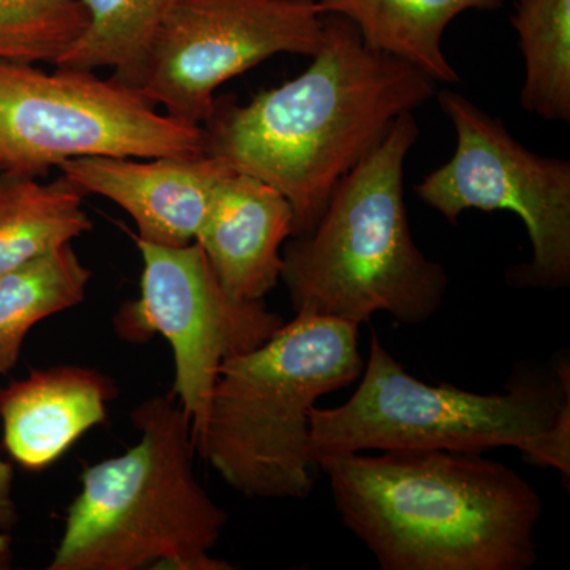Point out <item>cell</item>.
<instances>
[{
  "label": "cell",
  "mask_w": 570,
  "mask_h": 570,
  "mask_svg": "<svg viewBox=\"0 0 570 570\" xmlns=\"http://www.w3.org/2000/svg\"><path fill=\"white\" fill-rule=\"evenodd\" d=\"M82 194L108 198L132 217L137 238L159 246L195 242L217 184L232 170L209 154L190 157H80L59 165Z\"/></svg>",
  "instance_id": "cell-11"
},
{
  "label": "cell",
  "mask_w": 570,
  "mask_h": 570,
  "mask_svg": "<svg viewBox=\"0 0 570 570\" xmlns=\"http://www.w3.org/2000/svg\"><path fill=\"white\" fill-rule=\"evenodd\" d=\"M358 328L296 314L261 346L225 360L197 450L232 490L253 499L313 493L311 412L362 376Z\"/></svg>",
  "instance_id": "cell-6"
},
{
  "label": "cell",
  "mask_w": 570,
  "mask_h": 570,
  "mask_svg": "<svg viewBox=\"0 0 570 570\" xmlns=\"http://www.w3.org/2000/svg\"><path fill=\"white\" fill-rule=\"evenodd\" d=\"M10 557V535L0 531V560L9 561Z\"/></svg>",
  "instance_id": "cell-21"
},
{
  "label": "cell",
  "mask_w": 570,
  "mask_h": 570,
  "mask_svg": "<svg viewBox=\"0 0 570 570\" xmlns=\"http://www.w3.org/2000/svg\"><path fill=\"white\" fill-rule=\"evenodd\" d=\"M200 154L204 126L163 115L116 78L0 61V171L43 176L80 157Z\"/></svg>",
  "instance_id": "cell-7"
},
{
  "label": "cell",
  "mask_w": 570,
  "mask_h": 570,
  "mask_svg": "<svg viewBox=\"0 0 570 570\" xmlns=\"http://www.w3.org/2000/svg\"><path fill=\"white\" fill-rule=\"evenodd\" d=\"M116 385L99 371L58 366L0 387L3 444L20 466L56 463L91 428L107 420Z\"/></svg>",
  "instance_id": "cell-13"
},
{
  "label": "cell",
  "mask_w": 570,
  "mask_h": 570,
  "mask_svg": "<svg viewBox=\"0 0 570 570\" xmlns=\"http://www.w3.org/2000/svg\"><path fill=\"white\" fill-rule=\"evenodd\" d=\"M362 382L347 403L311 412L314 464L348 453L510 448L570 480V365L510 379L505 392L430 385L409 374L371 332Z\"/></svg>",
  "instance_id": "cell-5"
},
{
  "label": "cell",
  "mask_w": 570,
  "mask_h": 570,
  "mask_svg": "<svg viewBox=\"0 0 570 570\" xmlns=\"http://www.w3.org/2000/svg\"><path fill=\"white\" fill-rule=\"evenodd\" d=\"M294 234V212L283 194L230 170L217 184L195 243L204 249L225 294L264 302L283 272V246Z\"/></svg>",
  "instance_id": "cell-12"
},
{
  "label": "cell",
  "mask_w": 570,
  "mask_h": 570,
  "mask_svg": "<svg viewBox=\"0 0 570 570\" xmlns=\"http://www.w3.org/2000/svg\"><path fill=\"white\" fill-rule=\"evenodd\" d=\"M322 33L316 0H178L141 55L112 78L174 118L204 126L224 82L277 55L313 58Z\"/></svg>",
  "instance_id": "cell-9"
},
{
  "label": "cell",
  "mask_w": 570,
  "mask_h": 570,
  "mask_svg": "<svg viewBox=\"0 0 570 570\" xmlns=\"http://www.w3.org/2000/svg\"><path fill=\"white\" fill-rule=\"evenodd\" d=\"M18 509L13 499V468L0 459V531L17 527Z\"/></svg>",
  "instance_id": "cell-20"
},
{
  "label": "cell",
  "mask_w": 570,
  "mask_h": 570,
  "mask_svg": "<svg viewBox=\"0 0 570 570\" xmlns=\"http://www.w3.org/2000/svg\"><path fill=\"white\" fill-rule=\"evenodd\" d=\"M140 296L116 313L122 340L160 335L175 356L176 397L193 423L195 444L204 430L214 384L228 356L261 346L284 324L264 302H236L225 294L197 243L159 246L137 238Z\"/></svg>",
  "instance_id": "cell-10"
},
{
  "label": "cell",
  "mask_w": 570,
  "mask_h": 570,
  "mask_svg": "<svg viewBox=\"0 0 570 570\" xmlns=\"http://www.w3.org/2000/svg\"><path fill=\"white\" fill-rule=\"evenodd\" d=\"M178 0H81L88 28L56 67L127 69Z\"/></svg>",
  "instance_id": "cell-18"
},
{
  "label": "cell",
  "mask_w": 570,
  "mask_h": 570,
  "mask_svg": "<svg viewBox=\"0 0 570 570\" xmlns=\"http://www.w3.org/2000/svg\"><path fill=\"white\" fill-rule=\"evenodd\" d=\"M438 104L456 132L448 164L415 186L423 204L456 224L469 209L510 212L527 227L530 264L510 272L515 287L558 291L570 284V163L532 153L505 124L450 89Z\"/></svg>",
  "instance_id": "cell-8"
},
{
  "label": "cell",
  "mask_w": 570,
  "mask_h": 570,
  "mask_svg": "<svg viewBox=\"0 0 570 570\" xmlns=\"http://www.w3.org/2000/svg\"><path fill=\"white\" fill-rule=\"evenodd\" d=\"M130 422L137 444L82 472L48 569H234L212 554L228 519L195 474L181 404L171 393L148 397Z\"/></svg>",
  "instance_id": "cell-4"
},
{
  "label": "cell",
  "mask_w": 570,
  "mask_h": 570,
  "mask_svg": "<svg viewBox=\"0 0 570 570\" xmlns=\"http://www.w3.org/2000/svg\"><path fill=\"white\" fill-rule=\"evenodd\" d=\"M512 26L524 61L521 107L570 122V0H517Z\"/></svg>",
  "instance_id": "cell-17"
},
{
  "label": "cell",
  "mask_w": 570,
  "mask_h": 570,
  "mask_svg": "<svg viewBox=\"0 0 570 570\" xmlns=\"http://www.w3.org/2000/svg\"><path fill=\"white\" fill-rule=\"evenodd\" d=\"M91 276L71 245L37 255L0 275V376L18 365L33 326L80 305Z\"/></svg>",
  "instance_id": "cell-16"
},
{
  "label": "cell",
  "mask_w": 570,
  "mask_h": 570,
  "mask_svg": "<svg viewBox=\"0 0 570 570\" xmlns=\"http://www.w3.org/2000/svg\"><path fill=\"white\" fill-rule=\"evenodd\" d=\"M7 562H9V561H7V560H0V569L6 568Z\"/></svg>",
  "instance_id": "cell-22"
},
{
  "label": "cell",
  "mask_w": 570,
  "mask_h": 570,
  "mask_svg": "<svg viewBox=\"0 0 570 570\" xmlns=\"http://www.w3.org/2000/svg\"><path fill=\"white\" fill-rule=\"evenodd\" d=\"M505 0H316L324 14L355 26L373 50L393 56L442 85H459L445 58L442 37L450 22L469 10H497Z\"/></svg>",
  "instance_id": "cell-14"
},
{
  "label": "cell",
  "mask_w": 570,
  "mask_h": 570,
  "mask_svg": "<svg viewBox=\"0 0 570 570\" xmlns=\"http://www.w3.org/2000/svg\"><path fill=\"white\" fill-rule=\"evenodd\" d=\"M82 197L63 176L41 183L0 171V275L88 234L92 223Z\"/></svg>",
  "instance_id": "cell-15"
},
{
  "label": "cell",
  "mask_w": 570,
  "mask_h": 570,
  "mask_svg": "<svg viewBox=\"0 0 570 570\" xmlns=\"http://www.w3.org/2000/svg\"><path fill=\"white\" fill-rule=\"evenodd\" d=\"M86 28L81 0H0V61L56 67Z\"/></svg>",
  "instance_id": "cell-19"
},
{
  "label": "cell",
  "mask_w": 570,
  "mask_h": 570,
  "mask_svg": "<svg viewBox=\"0 0 570 570\" xmlns=\"http://www.w3.org/2000/svg\"><path fill=\"white\" fill-rule=\"evenodd\" d=\"M438 82L367 47L355 26L324 14L309 67L249 104L216 99L205 153L287 198L294 234H309L337 183L373 151L404 112L430 102Z\"/></svg>",
  "instance_id": "cell-1"
},
{
  "label": "cell",
  "mask_w": 570,
  "mask_h": 570,
  "mask_svg": "<svg viewBox=\"0 0 570 570\" xmlns=\"http://www.w3.org/2000/svg\"><path fill=\"white\" fill-rule=\"evenodd\" d=\"M419 134L414 112L401 115L337 183L316 227L284 247L281 281L296 314L360 326L387 313L420 325L441 309L448 272L415 245L404 202V164Z\"/></svg>",
  "instance_id": "cell-3"
},
{
  "label": "cell",
  "mask_w": 570,
  "mask_h": 570,
  "mask_svg": "<svg viewBox=\"0 0 570 570\" xmlns=\"http://www.w3.org/2000/svg\"><path fill=\"white\" fill-rule=\"evenodd\" d=\"M344 527L382 570H528L539 491L482 453L387 450L322 461Z\"/></svg>",
  "instance_id": "cell-2"
}]
</instances>
